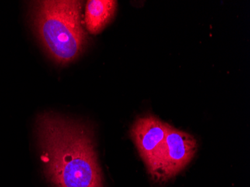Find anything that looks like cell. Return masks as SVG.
I'll use <instances>...</instances> for the list:
<instances>
[{
    "instance_id": "3957f363",
    "label": "cell",
    "mask_w": 250,
    "mask_h": 187,
    "mask_svg": "<svg viewBox=\"0 0 250 187\" xmlns=\"http://www.w3.org/2000/svg\"><path fill=\"white\" fill-rule=\"evenodd\" d=\"M197 142L189 133L168 125L164 148L153 178L167 181L183 170L194 157Z\"/></svg>"
},
{
    "instance_id": "7a4b0ae2",
    "label": "cell",
    "mask_w": 250,
    "mask_h": 187,
    "mask_svg": "<svg viewBox=\"0 0 250 187\" xmlns=\"http://www.w3.org/2000/svg\"><path fill=\"white\" fill-rule=\"evenodd\" d=\"M81 10L82 3L76 0L33 3L32 20L38 37L49 55L60 64L74 61L86 45Z\"/></svg>"
},
{
    "instance_id": "6da1fadb",
    "label": "cell",
    "mask_w": 250,
    "mask_h": 187,
    "mask_svg": "<svg viewBox=\"0 0 250 187\" xmlns=\"http://www.w3.org/2000/svg\"><path fill=\"white\" fill-rule=\"evenodd\" d=\"M37 134L45 174L56 187H103L93 133L83 124L40 115Z\"/></svg>"
},
{
    "instance_id": "5b68a950",
    "label": "cell",
    "mask_w": 250,
    "mask_h": 187,
    "mask_svg": "<svg viewBox=\"0 0 250 187\" xmlns=\"http://www.w3.org/2000/svg\"><path fill=\"white\" fill-rule=\"evenodd\" d=\"M117 2L113 0H91L85 7V22L88 32L93 35L104 29L114 17Z\"/></svg>"
},
{
    "instance_id": "277c9868",
    "label": "cell",
    "mask_w": 250,
    "mask_h": 187,
    "mask_svg": "<svg viewBox=\"0 0 250 187\" xmlns=\"http://www.w3.org/2000/svg\"><path fill=\"white\" fill-rule=\"evenodd\" d=\"M168 124L153 115L139 118L131 136L151 176H154L164 148Z\"/></svg>"
}]
</instances>
